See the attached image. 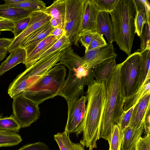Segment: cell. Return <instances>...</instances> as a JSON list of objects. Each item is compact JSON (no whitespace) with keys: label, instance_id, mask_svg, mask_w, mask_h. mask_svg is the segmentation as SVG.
I'll list each match as a JSON object with an SVG mask.
<instances>
[{"label":"cell","instance_id":"18","mask_svg":"<svg viewBox=\"0 0 150 150\" xmlns=\"http://www.w3.org/2000/svg\"><path fill=\"white\" fill-rule=\"evenodd\" d=\"M144 129L142 125L137 128L129 127L125 128L122 132L121 150H135Z\"/></svg>","mask_w":150,"mask_h":150},{"label":"cell","instance_id":"37","mask_svg":"<svg viewBox=\"0 0 150 150\" xmlns=\"http://www.w3.org/2000/svg\"><path fill=\"white\" fill-rule=\"evenodd\" d=\"M135 150H150V134L141 137L137 142Z\"/></svg>","mask_w":150,"mask_h":150},{"label":"cell","instance_id":"9","mask_svg":"<svg viewBox=\"0 0 150 150\" xmlns=\"http://www.w3.org/2000/svg\"><path fill=\"white\" fill-rule=\"evenodd\" d=\"M13 99V115L21 128L29 127L39 118L40 113L38 104L20 94Z\"/></svg>","mask_w":150,"mask_h":150},{"label":"cell","instance_id":"32","mask_svg":"<svg viewBox=\"0 0 150 150\" xmlns=\"http://www.w3.org/2000/svg\"><path fill=\"white\" fill-rule=\"evenodd\" d=\"M150 21L146 20L141 35L140 52L147 49H150Z\"/></svg>","mask_w":150,"mask_h":150},{"label":"cell","instance_id":"35","mask_svg":"<svg viewBox=\"0 0 150 150\" xmlns=\"http://www.w3.org/2000/svg\"><path fill=\"white\" fill-rule=\"evenodd\" d=\"M30 20L29 16L16 21H13L14 26L13 33L14 35V39L19 36L26 28Z\"/></svg>","mask_w":150,"mask_h":150},{"label":"cell","instance_id":"30","mask_svg":"<svg viewBox=\"0 0 150 150\" xmlns=\"http://www.w3.org/2000/svg\"><path fill=\"white\" fill-rule=\"evenodd\" d=\"M54 139L60 150H72L74 147V143L71 140L69 134L65 129L62 132H58L54 135Z\"/></svg>","mask_w":150,"mask_h":150},{"label":"cell","instance_id":"20","mask_svg":"<svg viewBox=\"0 0 150 150\" xmlns=\"http://www.w3.org/2000/svg\"><path fill=\"white\" fill-rule=\"evenodd\" d=\"M10 55L0 65V76L18 64L24 63L26 56L25 49L19 47L11 51Z\"/></svg>","mask_w":150,"mask_h":150},{"label":"cell","instance_id":"45","mask_svg":"<svg viewBox=\"0 0 150 150\" xmlns=\"http://www.w3.org/2000/svg\"><path fill=\"white\" fill-rule=\"evenodd\" d=\"M7 48H0V61H2L6 57L7 52Z\"/></svg>","mask_w":150,"mask_h":150},{"label":"cell","instance_id":"41","mask_svg":"<svg viewBox=\"0 0 150 150\" xmlns=\"http://www.w3.org/2000/svg\"><path fill=\"white\" fill-rule=\"evenodd\" d=\"M145 133L146 134H150V109L148 110L145 116L142 124Z\"/></svg>","mask_w":150,"mask_h":150},{"label":"cell","instance_id":"14","mask_svg":"<svg viewBox=\"0 0 150 150\" xmlns=\"http://www.w3.org/2000/svg\"><path fill=\"white\" fill-rule=\"evenodd\" d=\"M54 29L49 22L29 35L21 43L19 47L25 49L26 57L40 42L49 35Z\"/></svg>","mask_w":150,"mask_h":150},{"label":"cell","instance_id":"21","mask_svg":"<svg viewBox=\"0 0 150 150\" xmlns=\"http://www.w3.org/2000/svg\"><path fill=\"white\" fill-rule=\"evenodd\" d=\"M42 11L56 19L58 23L59 27L64 29L66 13V0H55L50 6L46 7Z\"/></svg>","mask_w":150,"mask_h":150},{"label":"cell","instance_id":"44","mask_svg":"<svg viewBox=\"0 0 150 150\" xmlns=\"http://www.w3.org/2000/svg\"><path fill=\"white\" fill-rule=\"evenodd\" d=\"M146 12V20H150V5L149 2L147 0H142Z\"/></svg>","mask_w":150,"mask_h":150},{"label":"cell","instance_id":"47","mask_svg":"<svg viewBox=\"0 0 150 150\" xmlns=\"http://www.w3.org/2000/svg\"><path fill=\"white\" fill-rule=\"evenodd\" d=\"M50 23L52 27L55 28L57 27H59L58 23L56 19L51 18L50 21Z\"/></svg>","mask_w":150,"mask_h":150},{"label":"cell","instance_id":"46","mask_svg":"<svg viewBox=\"0 0 150 150\" xmlns=\"http://www.w3.org/2000/svg\"><path fill=\"white\" fill-rule=\"evenodd\" d=\"M72 150H85L84 146L79 143H75Z\"/></svg>","mask_w":150,"mask_h":150},{"label":"cell","instance_id":"22","mask_svg":"<svg viewBox=\"0 0 150 150\" xmlns=\"http://www.w3.org/2000/svg\"><path fill=\"white\" fill-rule=\"evenodd\" d=\"M31 12L24 9L10 6L5 4L0 5V17L13 21L29 17Z\"/></svg>","mask_w":150,"mask_h":150},{"label":"cell","instance_id":"3","mask_svg":"<svg viewBox=\"0 0 150 150\" xmlns=\"http://www.w3.org/2000/svg\"><path fill=\"white\" fill-rule=\"evenodd\" d=\"M136 9L133 0H119L109 13L111 16L114 41L128 56L131 54L135 34Z\"/></svg>","mask_w":150,"mask_h":150},{"label":"cell","instance_id":"28","mask_svg":"<svg viewBox=\"0 0 150 150\" xmlns=\"http://www.w3.org/2000/svg\"><path fill=\"white\" fill-rule=\"evenodd\" d=\"M22 140L18 134L0 130V147L17 145Z\"/></svg>","mask_w":150,"mask_h":150},{"label":"cell","instance_id":"25","mask_svg":"<svg viewBox=\"0 0 150 150\" xmlns=\"http://www.w3.org/2000/svg\"><path fill=\"white\" fill-rule=\"evenodd\" d=\"M71 44L69 38L64 34L60 39L40 56L38 60L46 58L59 51H62Z\"/></svg>","mask_w":150,"mask_h":150},{"label":"cell","instance_id":"33","mask_svg":"<svg viewBox=\"0 0 150 150\" xmlns=\"http://www.w3.org/2000/svg\"><path fill=\"white\" fill-rule=\"evenodd\" d=\"M99 11L108 13L112 11L119 0H93Z\"/></svg>","mask_w":150,"mask_h":150},{"label":"cell","instance_id":"17","mask_svg":"<svg viewBox=\"0 0 150 150\" xmlns=\"http://www.w3.org/2000/svg\"><path fill=\"white\" fill-rule=\"evenodd\" d=\"M116 65L115 59L107 60L92 69V72L96 82H103L105 84L111 77Z\"/></svg>","mask_w":150,"mask_h":150},{"label":"cell","instance_id":"7","mask_svg":"<svg viewBox=\"0 0 150 150\" xmlns=\"http://www.w3.org/2000/svg\"><path fill=\"white\" fill-rule=\"evenodd\" d=\"M142 62L140 53L136 52L128 56L122 62L120 81L121 93L125 100L139 88Z\"/></svg>","mask_w":150,"mask_h":150},{"label":"cell","instance_id":"43","mask_svg":"<svg viewBox=\"0 0 150 150\" xmlns=\"http://www.w3.org/2000/svg\"><path fill=\"white\" fill-rule=\"evenodd\" d=\"M14 39L5 38H0V48H8L11 45Z\"/></svg>","mask_w":150,"mask_h":150},{"label":"cell","instance_id":"31","mask_svg":"<svg viewBox=\"0 0 150 150\" xmlns=\"http://www.w3.org/2000/svg\"><path fill=\"white\" fill-rule=\"evenodd\" d=\"M122 132L116 125H114L112 130L110 139L108 142L109 150H121Z\"/></svg>","mask_w":150,"mask_h":150},{"label":"cell","instance_id":"13","mask_svg":"<svg viewBox=\"0 0 150 150\" xmlns=\"http://www.w3.org/2000/svg\"><path fill=\"white\" fill-rule=\"evenodd\" d=\"M99 12L93 0H86L81 27L74 40L75 45L79 46V36L86 33L96 32L97 18Z\"/></svg>","mask_w":150,"mask_h":150},{"label":"cell","instance_id":"40","mask_svg":"<svg viewBox=\"0 0 150 150\" xmlns=\"http://www.w3.org/2000/svg\"><path fill=\"white\" fill-rule=\"evenodd\" d=\"M14 26L13 21L5 19L0 20V31H8L13 32Z\"/></svg>","mask_w":150,"mask_h":150},{"label":"cell","instance_id":"15","mask_svg":"<svg viewBox=\"0 0 150 150\" xmlns=\"http://www.w3.org/2000/svg\"><path fill=\"white\" fill-rule=\"evenodd\" d=\"M150 90H149L134 107L128 127L137 128L142 124L146 114L150 109Z\"/></svg>","mask_w":150,"mask_h":150},{"label":"cell","instance_id":"42","mask_svg":"<svg viewBox=\"0 0 150 150\" xmlns=\"http://www.w3.org/2000/svg\"><path fill=\"white\" fill-rule=\"evenodd\" d=\"M64 34L63 30L59 27H57L54 28L50 35L54 36L58 40Z\"/></svg>","mask_w":150,"mask_h":150},{"label":"cell","instance_id":"27","mask_svg":"<svg viewBox=\"0 0 150 150\" xmlns=\"http://www.w3.org/2000/svg\"><path fill=\"white\" fill-rule=\"evenodd\" d=\"M8 6L21 8L31 12L42 11L45 9L46 4L40 0H23L14 4H5Z\"/></svg>","mask_w":150,"mask_h":150},{"label":"cell","instance_id":"12","mask_svg":"<svg viewBox=\"0 0 150 150\" xmlns=\"http://www.w3.org/2000/svg\"><path fill=\"white\" fill-rule=\"evenodd\" d=\"M117 57L112 43H108L104 46L85 52L82 58L83 65L88 68L92 69L105 61L115 59Z\"/></svg>","mask_w":150,"mask_h":150},{"label":"cell","instance_id":"49","mask_svg":"<svg viewBox=\"0 0 150 150\" xmlns=\"http://www.w3.org/2000/svg\"></svg>","mask_w":150,"mask_h":150},{"label":"cell","instance_id":"26","mask_svg":"<svg viewBox=\"0 0 150 150\" xmlns=\"http://www.w3.org/2000/svg\"><path fill=\"white\" fill-rule=\"evenodd\" d=\"M142 57L139 88L150 79V49H147L140 52Z\"/></svg>","mask_w":150,"mask_h":150},{"label":"cell","instance_id":"19","mask_svg":"<svg viewBox=\"0 0 150 150\" xmlns=\"http://www.w3.org/2000/svg\"><path fill=\"white\" fill-rule=\"evenodd\" d=\"M96 32L104 35L109 43L114 41L111 18L109 13L99 11L97 18Z\"/></svg>","mask_w":150,"mask_h":150},{"label":"cell","instance_id":"23","mask_svg":"<svg viewBox=\"0 0 150 150\" xmlns=\"http://www.w3.org/2000/svg\"><path fill=\"white\" fill-rule=\"evenodd\" d=\"M133 1L136 9L134 19L135 33L140 37L146 20V10L142 0H133Z\"/></svg>","mask_w":150,"mask_h":150},{"label":"cell","instance_id":"11","mask_svg":"<svg viewBox=\"0 0 150 150\" xmlns=\"http://www.w3.org/2000/svg\"><path fill=\"white\" fill-rule=\"evenodd\" d=\"M86 96H82L77 100L67 102L68 117L65 129L69 133H75L83 120L86 112Z\"/></svg>","mask_w":150,"mask_h":150},{"label":"cell","instance_id":"2","mask_svg":"<svg viewBox=\"0 0 150 150\" xmlns=\"http://www.w3.org/2000/svg\"><path fill=\"white\" fill-rule=\"evenodd\" d=\"M122 64H116L111 77L105 84L106 100L98 127V140L103 138L109 141L113 126L117 125L124 111L125 100L122 96L120 81Z\"/></svg>","mask_w":150,"mask_h":150},{"label":"cell","instance_id":"16","mask_svg":"<svg viewBox=\"0 0 150 150\" xmlns=\"http://www.w3.org/2000/svg\"><path fill=\"white\" fill-rule=\"evenodd\" d=\"M57 40L54 36L49 35L40 42L26 57L23 64L26 69L34 64L40 56Z\"/></svg>","mask_w":150,"mask_h":150},{"label":"cell","instance_id":"24","mask_svg":"<svg viewBox=\"0 0 150 150\" xmlns=\"http://www.w3.org/2000/svg\"><path fill=\"white\" fill-rule=\"evenodd\" d=\"M150 88V79L142 85L137 91L125 100L123 110L126 111L138 103Z\"/></svg>","mask_w":150,"mask_h":150},{"label":"cell","instance_id":"6","mask_svg":"<svg viewBox=\"0 0 150 150\" xmlns=\"http://www.w3.org/2000/svg\"><path fill=\"white\" fill-rule=\"evenodd\" d=\"M61 51L38 60L17 76L9 85L8 93L12 98L20 94L47 73L59 61Z\"/></svg>","mask_w":150,"mask_h":150},{"label":"cell","instance_id":"38","mask_svg":"<svg viewBox=\"0 0 150 150\" xmlns=\"http://www.w3.org/2000/svg\"><path fill=\"white\" fill-rule=\"evenodd\" d=\"M49 150V148L45 143L40 142L24 145L18 150Z\"/></svg>","mask_w":150,"mask_h":150},{"label":"cell","instance_id":"10","mask_svg":"<svg viewBox=\"0 0 150 150\" xmlns=\"http://www.w3.org/2000/svg\"><path fill=\"white\" fill-rule=\"evenodd\" d=\"M30 20L26 28L18 37L14 39L7 48V52L19 47L21 43L35 31L50 22L51 17L42 11L31 12Z\"/></svg>","mask_w":150,"mask_h":150},{"label":"cell","instance_id":"4","mask_svg":"<svg viewBox=\"0 0 150 150\" xmlns=\"http://www.w3.org/2000/svg\"><path fill=\"white\" fill-rule=\"evenodd\" d=\"M64 66L56 64L20 94L38 105L58 96L66 76Z\"/></svg>","mask_w":150,"mask_h":150},{"label":"cell","instance_id":"34","mask_svg":"<svg viewBox=\"0 0 150 150\" xmlns=\"http://www.w3.org/2000/svg\"><path fill=\"white\" fill-rule=\"evenodd\" d=\"M136 105L127 111H124L120 117L117 125L122 132L128 127L133 110Z\"/></svg>","mask_w":150,"mask_h":150},{"label":"cell","instance_id":"36","mask_svg":"<svg viewBox=\"0 0 150 150\" xmlns=\"http://www.w3.org/2000/svg\"><path fill=\"white\" fill-rule=\"evenodd\" d=\"M107 44L103 35L96 32L93 35L87 51L104 46Z\"/></svg>","mask_w":150,"mask_h":150},{"label":"cell","instance_id":"29","mask_svg":"<svg viewBox=\"0 0 150 150\" xmlns=\"http://www.w3.org/2000/svg\"><path fill=\"white\" fill-rule=\"evenodd\" d=\"M21 126L13 115L9 117H3L0 115V130L17 133Z\"/></svg>","mask_w":150,"mask_h":150},{"label":"cell","instance_id":"48","mask_svg":"<svg viewBox=\"0 0 150 150\" xmlns=\"http://www.w3.org/2000/svg\"><path fill=\"white\" fill-rule=\"evenodd\" d=\"M4 19L2 18L1 17H0V20H3Z\"/></svg>","mask_w":150,"mask_h":150},{"label":"cell","instance_id":"1","mask_svg":"<svg viewBox=\"0 0 150 150\" xmlns=\"http://www.w3.org/2000/svg\"><path fill=\"white\" fill-rule=\"evenodd\" d=\"M88 86L85 115L75 133L77 137L82 133L79 143L88 150H93L97 147L98 127L106 100V88L103 82L98 83L95 79Z\"/></svg>","mask_w":150,"mask_h":150},{"label":"cell","instance_id":"5","mask_svg":"<svg viewBox=\"0 0 150 150\" xmlns=\"http://www.w3.org/2000/svg\"><path fill=\"white\" fill-rule=\"evenodd\" d=\"M83 63L82 59L65 65L68 68L69 72L58 95L63 97L67 102L76 100L80 96H83L84 87L91 83L94 80L92 69L85 67Z\"/></svg>","mask_w":150,"mask_h":150},{"label":"cell","instance_id":"8","mask_svg":"<svg viewBox=\"0 0 150 150\" xmlns=\"http://www.w3.org/2000/svg\"><path fill=\"white\" fill-rule=\"evenodd\" d=\"M86 0H66L64 34L71 39L77 36L81 27Z\"/></svg>","mask_w":150,"mask_h":150},{"label":"cell","instance_id":"39","mask_svg":"<svg viewBox=\"0 0 150 150\" xmlns=\"http://www.w3.org/2000/svg\"><path fill=\"white\" fill-rule=\"evenodd\" d=\"M95 33H86L79 36V41L80 42L82 45L85 48V52L87 51L93 35Z\"/></svg>","mask_w":150,"mask_h":150}]
</instances>
